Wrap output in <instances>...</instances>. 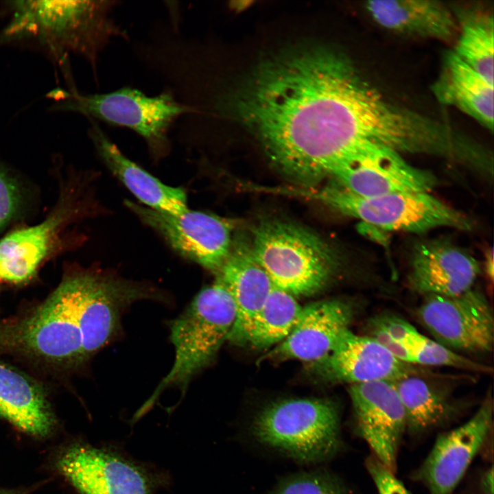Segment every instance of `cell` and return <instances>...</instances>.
<instances>
[{
  "mask_svg": "<svg viewBox=\"0 0 494 494\" xmlns=\"http://www.w3.org/2000/svg\"><path fill=\"white\" fill-rule=\"evenodd\" d=\"M237 108L275 167L306 185L370 148L411 154L425 132L421 113L388 98L345 55L326 48L270 60L247 84Z\"/></svg>",
  "mask_w": 494,
  "mask_h": 494,
  "instance_id": "6da1fadb",
  "label": "cell"
},
{
  "mask_svg": "<svg viewBox=\"0 0 494 494\" xmlns=\"http://www.w3.org/2000/svg\"><path fill=\"white\" fill-rule=\"evenodd\" d=\"M119 1H13L11 18L0 32V44L31 41L59 60L70 54L84 58L94 71L102 52L115 39L129 41L115 20Z\"/></svg>",
  "mask_w": 494,
  "mask_h": 494,
  "instance_id": "7a4b0ae2",
  "label": "cell"
},
{
  "mask_svg": "<svg viewBox=\"0 0 494 494\" xmlns=\"http://www.w3.org/2000/svg\"><path fill=\"white\" fill-rule=\"evenodd\" d=\"M84 279V269L65 274L54 291L32 312L0 322V351L55 367L83 362L78 316Z\"/></svg>",
  "mask_w": 494,
  "mask_h": 494,
  "instance_id": "3957f363",
  "label": "cell"
},
{
  "mask_svg": "<svg viewBox=\"0 0 494 494\" xmlns=\"http://www.w3.org/2000/svg\"><path fill=\"white\" fill-rule=\"evenodd\" d=\"M259 444L301 463L329 460L343 448L340 416L329 400L300 398L268 404L250 428Z\"/></svg>",
  "mask_w": 494,
  "mask_h": 494,
  "instance_id": "277c9868",
  "label": "cell"
},
{
  "mask_svg": "<svg viewBox=\"0 0 494 494\" xmlns=\"http://www.w3.org/2000/svg\"><path fill=\"white\" fill-rule=\"evenodd\" d=\"M236 317L235 308L226 287L219 279L201 290L191 303L170 325V339L175 360L170 371L134 416L138 419L154 403L161 392L170 386L185 391L192 378L207 366L228 339Z\"/></svg>",
  "mask_w": 494,
  "mask_h": 494,
  "instance_id": "5b68a950",
  "label": "cell"
},
{
  "mask_svg": "<svg viewBox=\"0 0 494 494\" xmlns=\"http://www.w3.org/2000/svg\"><path fill=\"white\" fill-rule=\"evenodd\" d=\"M49 95L57 102L56 109L132 130L143 139L154 158L168 153L170 129L187 113L186 107L165 89L154 96L130 86L95 94L81 93L71 87L69 91L55 89Z\"/></svg>",
  "mask_w": 494,
  "mask_h": 494,
  "instance_id": "8992f818",
  "label": "cell"
},
{
  "mask_svg": "<svg viewBox=\"0 0 494 494\" xmlns=\"http://www.w3.org/2000/svg\"><path fill=\"white\" fill-rule=\"evenodd\" d=\"M251 244L273 285L294 296L319 291L340 265L336 253L319 237L284 220L261 222L253 231Z\"/></svg>",
  "mask_w": 494,
  "mask_h": 494,
  "instance_id": "52a82bcc",
  "label": "cell"
},
{
  "mask_svg": "<svg viewBox=\"0 0 494 494\" xmlns=\"http://www.w3.org/2000/svg\"><path fill=\"white\" fill-rule=\"evenodd\" d=\"M364 224L388 231L422 233L437 228L470 231L473 222L430 192H404L364 197L338 184L322 189H293Z\"/></svg>",
  "mask_w": 494,
  "mask_h": 494,
  "instance_id": "ba28073f",
  "label": "cell"
},
{
  "mask_svg": "<svg viewBox=\"0 0 494 494\" xmlns=\"http://www.w3.org/2000/svg\"><path fill=\"white\" fill-rule=\"evenodd\" d=\"M56 466L80 494H156L170 483L164 470L111 445L73 443Z\"/></svg>",
  "mask_w": 494,
  "mask_h": 494,
  "instance_id": "9c48e42d",
  "label": "cell"
},
{
  "mask_svg": "<svg viewBox=\"0 0 494 494\" xmlns=\"http://www.w3.org/2000/svg\"><path fill=\"white\" fill-rule=\"evenodd\" d=\"M416 317L434 340L453 351L484 354L493 350V310L476 288L455 296H425Z\"/></svg>",
  "mask_w": 494,
  "mask_h": 494,
  "instance_id": "30bf717a",
  "label": "cell"
},
{
  "mask_svg": "<svg viewBox=\"0 0 494 494\" xmlns=\"http://www.w3.org/2000/svg\"><path fill=\"white\" fill-rule=\"evenodd\" d=\"M161 297L150 285L85 269L78 316L83 362L115 338L126 307L138 301Z\"/></svg>",
  "mask_w": 494,
  "mask_h": 494,
  "instance_id": "8fae6325",
  "label": "cell"
},
{
  "mask_svg": "<svg viewBox=\"0 0 494 494\" xmlns=\"http://www.w3.org/2000/svg\"><path fill=\"white\" fill-rule=\"evenodd\" d=\"M139 220L158 232L182 256L217 274L232 245V224L227 220L189 209L174 214L126 200Z\"/></svg>",
  "mask_w": 494,
  "mask_h": 494,
  "instance_id": "7c38bea8",
  "label": "cell"
},
{
  "mask_svg": "<svg viewBox=\"0 0 494 494\" xmlns=\"http://www.w3.org/2000/svg\"><path fill=\"white\" fill-rule=\"evenodd\" d=\"M493 401L486 395L475 413L464 423L440 434L410 479L421 483L429 494H452L492 431Z\"/></svg>",
  "mask_w": 494,
  "mask_h": 494,
  "instance_id": "4fadbf2b",
  "label": "cell"
},
{
  "mask_svg": "<svg viewBox=\"0 0 494 494\" xmlns=\"http://www.w3.org/2000/svg\"><path fill=\"white\" fill-rule=\"evenodd\" d=\"M349 395L356 434L366 443L373 456L395 473L406 423L394 386L386 381L353 384L349 388Z\"/></svg>",
  "mask_w": 494,
  "mask_h": 494,
  "instance_id": "5bb4252c",
  "label": "cell"
},
{
  "mask_svg": "<svg viewBox=\"0 0 494 494\" xmlns=\"http://www.w3.org/2000/svg\"><path fill=\"white\" fill-rule=\"evenodd\" d=\"M337 184L358 196L372 197L404 192H430L436 176L408 163L385 148H370L332 176Z\"/></svg>",
  "mask_w": 494,
  "mask_h": 494,
  "instance_id": "9a60e30c",
  "label": "cell"
},
{
  "mask_svg": "<svg viewBox=\"0 0 494 494\" xmlns=\"http://www.w3.org/2000/svg\"><path fill=\"white\" fill-rule=\"evenodd\" d=\"M480 272L478 261L467 250L433 239L413 247L407 281L413 291L424 296H455L473 288Z\"/></svg>",
  "mask_w": 494,
  "mask_h": 494,
  "instance_id": "2e32d148",
  "label": "cell"
},
{
  "mask_svg": "<svg viewBox=\"0 0 494 494\" xmlns=\"http://www.w3.org/2000/svg\"><path fill=\"white\" fill-rule=\"evenodd\" d=\"M314 364L328 380L350 385L393 381L419 373L416 366L398 360L374 338L356 334L350 329L327 357Z\"/></svg>",
  "mask_w": 494,
  "mask_h": 494,
  "instance_id": "e0dca14e",
  "label": "cell"
},
{
  "mask_svg": "<svg viewBox=\"0 0 494 494\" xmlns=\"http://www.w3.org/2000/svg\"><path fill=\"white\" fill-rule=\"evenodd\" d=\"M354 311L348 303L331 299L303 307L290 334L274 346L268 357L316 363L332 351L349 329Z\"/></svg>",
  "mask_w": 494,
  "mask_h": 494,
  "instance_id": "ac0fdd59",
  "label": "cell"
},
{
  "mask_svg": "<svg viewBox=\"0 0 494 494\" xmlns=\"http://www.w3.org/2000/svg\"><path fill=\"white\" fill-rule=\"evenodd\" d=\"M233 299L236 317L228 340L248 344L255 319L274 285L257 260L252 244L232 242L229 255L216 274Z\"/></svg>",
  "mask_w": 494,
  "mask_h": 494,
  "instance_id": "d6986e66",
  "label": "cell"
},
{
  "mask_svg": "<svg viewBox=\"0 0 494 494\" xmlns=\"http://www.w3.org/2000/svg\"><path fill=\"white\" fill-rule=\"evenodd\" d=\"M37 224L14 231L0 239V279L21 283L31 279L54 248L73 214L68 196Z\"/></svg>",
  "mask_w": 494,
  "mask_h": 494,
  "instance_id": "ffe728a7",
  "label": "cell"
},
{
  "mask_svg": "<svg viewBox=\"0 0 494 494\" xmlns=\"http://www.w3.org/2000/svg\"><path fill=\"white\" fill-rule=\"evenodd\" d=\"M370 336L400 361L413 366H447L490 373L491 367L453 351L419 332L412 324L393 314H384L368 322Z\"/></svg>",
  "mask_w": 494,
  "mask_h": 494,
  "instance_id": "44dd1931",
  "label": "cell"
},
{
  "mask_svg": "<svg viewBox=\"0 0 494 494\" xmlns=\"http://www.w3.org/2000/svg\"><path fill=\"white\" fill-rule=\"evenodd\" d=\"M89 135L106 167L145 207L178 214L188 209L185 191L163 184L131 161L112 141L99 122L88 119Z\"/></svg>",
  "mask_w": 494,
  "mask_h": 494,
  "instance_id": "7402d4cb",
  "label": "cell"
},
{
  "mask_svg": "<svg viewBox=\"0 0 494 494\" xmlns=\"http://www.w3.org/2000/svg\"><path fill=\"white\" fill-rule=\"evenodd\" d=\"M369 16L379 26L401 35L456 40L457 24L449 5L436 0H377L366 2Z\"/></svg>",
  "mask_w": 494,
  "mask_h": 494,
  "instance_id": "603a6c76",
  "label": "cell"
},
{
  "mask_svg": "<svg viewBox=\"0 0 494 494\" xmlns=\"http://www.w3.org/2000/svg\"><path fill=\"white\" fill-rule=\"evenodd\" d=\"M0 417L36 438L52 433L56 418L43 387L0 361Z\"/></svg>",
  "mask_w": 494,
  "mask_h": 494,
  "instance_id": "cb8c5ba5",
  "label": "cell"
},
{
  "mask_svg": "<svg viewBox=\"0 0 494 494\" xmlns=\"http://www.w3.org/2000/svg\"><path fill=\"white\" fill-rule=\"evenodd\" d=\"M432 89L440 103L460 110L493 131V84L453 50L445 53Z\"/></svg>",
  "mask_w": 494,
  "mask_h": 494,
  "instance_id": "d4e9b609",
  "label": "cell"
},
{
  "mask_svg": "<svg viewBox=\"0 0 494 494\" xmlns=\"http://www.w3.org/2000/svg\"><path fill=\"white\" fill-rule=\"evenodd\" d=\"M449 7L458 28L453 51L493 84V12L478 3Z\"/></svg>",
  "mask_w": 494,
  "mask_h": 494,
  "instance_id": "484cf974",
  "label": "cell"
},
{
  "mask_svg": "<svg viewBox=\"0 0 494 494\" xmlns=\"http://www.w3.org/2000/svg\"><path fill=\"white\" fill-rule=\"evenodd\" d=\"M405 412L406 431L412 436L425 434L448 423L457 414L449 395L420 373L390 381Z\"/></svg>",
  "mask_w": 494,
  "mask_h": 494,
  "instance_id": "4316f807",
  "label": "cell"
},
{
  "mask_svg": "<svg viewBox=\"0 0 494 494\" xmlns=\"http://www.w3.org/2000/svg\"><path fill=\"white\" fill-rule=\"evenodd\" d=\"M302 307L294 296L274 286L255 319L248 344L257 349L279 344L294 328Z\"/></svg>",
  "mask_w": 494,
  "mask_h": 494,
  "instance_id": "83f0119b",
  "label": "cell"
},
{
  "mask_svg": "<svg viewBox=\"0 0 494 494\" xmlns=\"http://www.w3.org/2000/svg\"><path fill=\"white\" fill-rule=\"evenodd\" d=\"M272 494H352L340 478L325 470L296 473L280 480Z\"/></svg>",
  "mask_w": 494,
  "mask_h": 494,
  "instance_id": "f1b7e54d",
  "label": "cell"
},
{
  "mask_svg": "<svg viewBox=\"0 0 494 494\" xmlns=\"http://www.w3.org/2000/svg\"><path fill=\"white\" fill-rule=\"evenodd\" d=\"M23 195L16 180L0 165V229L19 214Z\"/></svg>",
  "mask_w": 494,
  "mask_h": 494,
  "instance_id": "f546056e",
  "label": "cell"
},
{
  "mask_svg": "<svg viewBox=\"0 0 494 494\" xmlns=\"http://www.w3.org/2000/svg\"><path fill=\"white\" fill-rule=\"evenodd\" d=\"M365 467L378 494H411L404 484L373 455L365 460Z\"/></svg>",
  "mask_w": 494,
  "mask_h": 494,
  "instance_id": "4dcf8cb0",
  "label": "cell"
},
{
  "mask_svg": "<svg viewBox=\"0 0 494 494\" xmlns=\"http://www.w3.org/2000/svg\"><path fill=\"white\" fill-rule=\"evenodd\" d=\"M480 494H493V467L484 471L480 480Z\"/></svg>",
  "mask_w": 494,
  "mask_h": 494,
  "instance_id": "1f68e13d",
  "label": "cell"
},
{
  "mask_svg": "<svg viewBox=\"0 0 494 494\" xmlns=\"http://www.w3.org/2000/svg\"><path fill=\"white\" fill-rule=\"evenodd\" d=\"M485 272L491 281H493V272H494V266H493V249L489 250L485 255Z\"/></svg>",
  "mask_w": 494,
  "mask_h": 494,
  "instance_id": "d6a6232c",
  "label": "cell"
},
{
  "mask_svg": "<svg viewBox=\"0 0 494 494\" xmlns=\"http://www.w3.org/2000/svg\"><path fill=\"white\" fill-rule=\"evenodd\" d=\"M0 494H16L12 491L0 489Z\"/></svg>",
  "mask_w": 494,
  "mask_h": 494,
  "instance_id": "836d02e7",
  "label": "cell"
}]
</instances>
